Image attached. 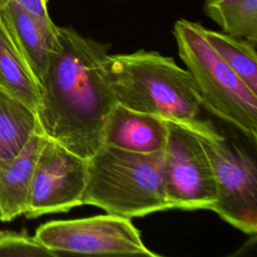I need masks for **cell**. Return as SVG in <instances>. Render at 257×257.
<instances>
[{
  "label": "cell",
  "instance_id": "3957f363",
  "mask_svg": "<svg viewBox=\"0 0 257 257\" xmlns=\"http://www.w3.org/2000/svg\"><path fill=\"white\" fill-rule=\"evenodd\" d=\"M163 165L164 152L143 154L103 144L87 159L81 203L128 219L169 210Z\"/></svg>",
  "mask_w": 257,
  "mask_h": 257
},
{
  "label": "cell",
  "instance_id": "2e32d148",
  "mask_svg": "<svg viewBox=\"0 0 257 257\" xmlns=\"http://www.w3.org/2000/svg\"><path fill=\"white\" fill-rule=\"evenodd\" d=\"M58 254L45 248L34 236L11 230L0 231V256L41 257Z\"/></svg>",
  "mask_w": 257,
  "mask_h": 257
},
{
  "label": "cell",
  "instance_id": "6da1fadb",
  "mask_svg": "<svg viewBox=\"0 0 257 257\" xmlns=\"http://www.w3.org/2000/svg\"><path fill=\"white\" fill-rule=\"evenodd\" d=\"M108 46L70 27H55L39 79L37 118L45 137L87 160L102 145L117 103L108 70Z\"/></svg>",
  "mask_w": 257,
  "mask_h": 257
},
{
  "label": "cell",
  "instance_id": "5bb4252c",
  "mask_svg": "<svg viewBox=\"0 0 257 257\" xmlns=\"http://www.w3.org/2000/svg\"><path fill=\"white\" fill-rule=\"evenodd\" d=\"M203 33L208 43L219 56L254 93H257L256 44L247 39L205 27H203Z\"/></svg>",
  "mask_w": 257,
  "mask_h": 257
},
{
  "label": "cell",
  "instance_id": "e0dca14e",
  "mask_svg": "<svg viewBox=\"0 0 257 257\" xmlns=\"http://www.w3.org/2000/svg\"><path fill=\"white\" fill-rule=\"evenodd\" d=\"M8 0H0V6L7 2ZM17 1L24 9H26L30 14L36 18L43 20L45 22H52L48 9H47V0H15Z\"/></svg>",
  "mask_w": 257,
  "mask_h": 257
},
{
  "label": "cell",
  "instance_id": "52a82bcc",
  "mask_svg": "<svg viewBox=\"0 0 257 257\" xmlns=\"http://www.w3.org/2000/svg\"><path fill=\"white\" fill-rule=\"evenodd\" d=\"M164 188L171 209L211 210L216 188L210 161L196 136L185 125L167 120Z\"/></svg>",
  "mask_w": 257,
  "mask_h": 257
},
{
  "label": "cell",
  "instance_id": "4fadbf2b",
  "mask_svg": "<svg viewBox=\"0 0 257 257\" xmlns=\"http://www.w3.org/2000/svg\"><path fill=\"white\" fill-rule=\"evenodd\" d=\"M0 87L37 113L40 102L39 83L1 23Z\"/></svg>",
  "mask_w": 257,
  "mask_h": 257
},
{
  "label": "cell",
  "instance_id": "277c9868",
  "mask_svg": "<svg viewBox=\"0 0 257 257\" xmlns=\"http://www.w3.org/2000/svg\"><path fill=\"white\" fill-rule=\"evenodd\" d=\"M173 33L179 56L200 92L202 106L235 126L255 145L257 93L212 48L202 25L180 19L175 22Z\"/></svg>",
  "mask_w": 257,
  "mask_h": 257
},
{
  "label": "cell",
  "instance_id": "5b68a950",
  "mask_svg": "<svg viewBox=\"0 0 257 257\" xmlns=\"http://www.w3.org/2000/svg\"><path fill=\"white\" fill-rule=\"evenodd\" d=\"M185 124L199 140L210 161L216 188L211 211L245 234L257 232V168L254 159L230 144L208 121Z\"/></svg>",
  "mask_w": 257,
  "mask_h": 257
},
{
  "label": "cell",
  "instance_id": "30bf717a",
  "mask_svg": "<svg viewBox=\"0 0 257 257\" xmlns=\"http://www.w3.org/2000/svg\"><path fill=\"white\" fill-rule=\"evenodd\" d=\"M169 126L166 119L116 103L106 122L103 144L125 151L164 152Z\"/></svg>",
  "mask_w": 257,
  "mask_h": 257
},
{
  "label": "cell",
  "instance_id": "7c38bea8",
  "mask_svg": "<svg viewBox=\"0 0 257 257\" xmlns=\"http://www.w3.org/2000/svg\"><path fill=\"white\" fill-rule=\"evenodd\" d=\"M37 132H42L37 114L0 87V168L14 159Z\"/></svg>",
  "mask_w": 257,
  "mask_h": 257
},
{
  "label": "cell",
  "instance_id": "7a4b0ae2",
  "mask_svg": "<svg viewBox=\"0 0 257 257\" xmlns=\"http://www.w3.org/2000/svg\"><path fill=\"white\" fill-rule=\"evenodd\" d=\"M107 70L118 103L179 123L198 119L202 107L198 87L172 57L146 50L109 54Z\"/></svg>",
  "mask_w": 257,
  "mask_h": 257
},
{
  "label": "cell",
  "instance_id": "8992f818",
  "mask_svg": "<svg viewBox=\"0 0 257 257\" xmlns=\"http://www.w3.org/2000/svg\"><path fill=\"white\" fill-rule=\"evenodd\" d=\"M34 237L55 252L88 255L160 256L144 243L132 220L112 214L53 220L40 225Z\"/></svg>",
  "mask_w": 257,
  "mask_h": 257
},
{
  "label": "cell",
  "instance_id": "8fae6325",
  "mask_svg": "<svg viewBox=\"0 0 257 257\" xmlns=\"http://www.w3.org/2000/svg\"><path fill=\"white\" fill-rule=\"evenodd\" d=\"M45 136L35 133L25 148L0 168V221L10 222L25 215L35 164Z\"/></svg>",
  "mask_w": 257,
  "mask_h": 257
},
{
  "label": "cell",
  "instance_id": "9a60e30c",
  "mask_svg": "<svg viewBox=\"0 0 257 257\" xmlns=\"http://www.w3.org/2000/svg\"><path fill=\"white\" fill-rule=\"evenodd\" d=\"M204 8L225 33L257 43V0H204Z\"/></svg>",
  "mask_w": 257,
  "mask_h": 257
},
{
  "label": "cell",
  "instance_id": "9c48e42d",
  "mask_svg": "<svg viewBox=\"0 0 257 257\" xmlns=\"http://www.w3.org/2000/svg\"><path fill=\"white\" fill-rule=\"evenodd\" d=\"M0 23L39 83L56 25L36 18L15 0H8L0 6Z\"/></svg>",
  "mask_w": 257,
  "mask_h": 257
},
{
  "label": "cell",
  "instance_id": "ba28073f",
  "mask_svg": "<svg viewBox=\"0 0 257 257\" xmlns=\"http://www.w3.org/2000/svg\"><path fill=\"white\" fill-rule=\"evenodd\" d=\"M87 160L45 137L30 188L27 218L68 212L82 205Z\"/></svg>",
  "mask_w": 257,
  "mask_h": 257
}]
</instances>
